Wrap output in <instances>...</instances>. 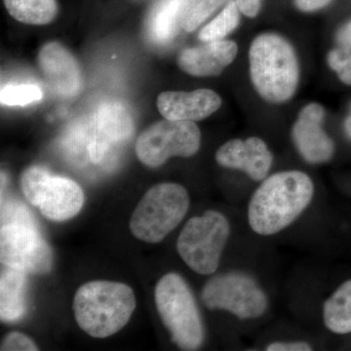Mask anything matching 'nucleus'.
Segmentation results:
<instances>
[{"mask_svg":"<svg viewBox=\"0 0 351 351\" xmlns=\"http://www.w3.org/2000/svg\"><path fill=\"white\" fill-rule=\"evenodd\" d=\"M313 193V181L301 171L270 176L256 189L249 203L252 230L265 237L281 232L301 216Z\"/></svg>","mask_w":351,"mask_h":351,"instance_id":"nucleus-1","label":"nucleus"},{"mask_svg":"<svg viewBox=\"0 0 351 351\" xmlns=\"http://www.w3.org/2000/svg\"><path fill=\"white\" fill-rule=\"evenodd\" d=\"M136 308L131 287L112 281H91L76 291L73 313L78 326L97 339L108 338L120 331Z\"/></svg>","mask_w":351,"mask_h":351,"instance_id":"nucleus-2","label":"nucleus"},{"mask_svg":"<svg viewBox=\"0 0 351 351\" xmlns=\"http://www.w3.org/2000/svg\"><path fill=\"white\" fill-rule=\"evenodd\" d=\"M252 83L269 103L290 100L297 90L299 63L292 45L282 36L263 34L254 39L249 50Z\"/></svg>","mask_w":351,"mask_h":351,"instance_id":"nucleus-3","label":"nucleus"},{"mask_svg":"<svg viewBox=\"0 0 351 351\" xmlns=\"http://www.w3.org/2000/svg\"><path fill=\"white\" fill-rule=\"evenodd\" d=\"M157 311L172 337L184 350L202 346L205 330L195 295L184 278L171 272L159 279L154 290Z\"/></svg>","mask_w":351,"mask_h":351,"instance_id":"nucleus-4","label":"nucleus"},{"mask_svg":"<svg viewBox=\"0 0 351 351\" xmlns=\"http://www.w3.org/2000/svg\"><path fill=\"white\" fill-rule=\"evenodd\" d=\"M189 195L181 184L162 182L143 196L130 219L132 234L147 243H158L188 213Z\"/></svg>","mask_w":351,"mask_h":351,"instance_id":"nucleus-5","label":"nucleus"},{"mask_svg":"<svg viewBox=\"0 0 351 351\" xmlns=\"http://www.w3.org/2000/svg\"><path fill=\"white\" fill-rule=\"evenodd\" d=\"M230 233V223L223 214L205 212L186 223L178 239V253L189 269L210 276L218 269Z\"/></svg>","mask_w":351,"mask_h":351,"instance_id":"nucleus-6","label":"nucleus"},{"mask_svg":"<svg viewBox=\"0 0 351 351\" xmlns=\"http://www.w3.org/2000/svg\"><path fill=\"white\" fill-rule=\"evenodd\" d=\"M199 128L191 121L164 119L145 129L136 143L138 160L156 168L170 157H191L199 151Z\"/></svg>","mask_w":351,"mask_h":351,"instance_id":"nucleus-7","label":"nucleus"},{"mask_svg":"<svg viewBox=\"0 0 351 351\" xmlns=\"http://www.w3.org/2000/svg\"><path fill=\"white\" fill-rule=\"evenodd\" d=\"M203 304L210 309H221L239 319L258 318L267 308V297L257 281L243 272H228L212 277L202 290Z\"/></svg>","mask_w":351,"mask_h":351,"instance_id":"nucleus-8","label":"nucleus"},{"mask_svg":"<svg viewBox=\"0 0 351 351\" xmlns=\"http://www.w3.org/2000/svg\"><path fill=\"white\" fill-rule=\"evenodd\" d=\"M0 260L25 274H45L52 269L53 254L36 223H11L1 225Z\"/></svg>","mask_w":351,"mask_h":351,"instance_id":"nucleus-9","label":"nucleus"},{"mask_svg":"<svg viewBox=\"0 0 351 351\" xmlns=\"http://www.w3.org/2000/svg\"><path fill=\"white\" fill-rule=\"evenodd\" d=\"M38 66L51 89L64 98H73L82 89V76L75 58L61 43H46L39 51Z\"/></svg>","mask_w":351,"mask_h":351,"instance_id":"nucleus-10","label":"nucleus"},{"mask_svg":"<svg viewBox=\"0 0 351 351\" xmlns=\"http://www.w3.org/2000/svg\"><path fill=\"white\" fill-rule=\"evenodd\" d=\"M324 117L322 106L309 104L302 108L293 128L295 147L308 163L327 162L334 156V142L322 128Z\"/></svg>","mask_w":351,"mask_h":351,"instance_id":"nucleus-11","label":"nucleus"},{"mask_svg":"<svg viewBox=\"0 0 351 351\" xmlns=\"http://www.w3.org/2000/svg\"><path fill=\"white\" fill-rule=\"evenodd\" d=\"M223 167L244 171L254 181H263L272 165V154L267 144L257 137L228 141L216 154Z\"/></svg>","mask_w":351,"mask_h":351,"instance_id":"nucleus-12","label":"nucleus"},{"mask_svg":"<svg viewBox=\"0 0 351 351\" xmlns=\"http://www.w3.org/2000/svg\"><path fill=\"white\" fill-rule=\"evenodd\" d=\"M133 131V119L123 106L115 103L101 106L95 115L94 136L88 145L91 160L101 162L110 145L130 138Z\"/></svg>","mask_w":351,"mask_h":351,"instance_id":"nucleus-13","label":"nucleus"},{"mask_svg":"<svg viewBox=\"0 0 351 351\" xmlns=\"http://www.w3.org/2000/svg\"><path fill=\"white\" fill-rule=\"evenodd\" d=\"M221 106L218 94L209 89L193 92H163L157 98V108L166 119L198 121L213 114Z\"/></svg>","mask_w":351,"mask_h":351,"instance_id":"nucleus-14","label":"nucleus"},{"mask_svg":"<svg viewBox=\"0 0 351 351\" xmlns=\"http://www.w3.org/2000/svg\"><path fill=\"white\" fill-rule=\"evenodd\" d=\"M239 47L234 41H209L202 45L182 50L178 64L180 68L193 76L205 77L223 73L226 66L234 61Z\"/></svg>","mask_w":351,"mask_h":351,"instance_id":"nucleus-15","label":"nucleus"},{"mask_svg":"<svg viewBox=\"0 0 351 351\" xmlns=\"http://www.w3.org/2000/svg\"><path fill=\"white\" fill-rule=\"evenodd\" d=\"M83 204L84 193L77 182L68 178L52 175L39 209L45 218L64 221L80 213Z\"/></svg>","mask_w":351,"mask_h":351,"instance_id":"nucleus-16","label":"nucleus"},{"mask_svg":"<svg viewBox=\"0 0 351 351\" xmlns=\"http://www.w3.org/2000/svg\"><path fill=\"white\" fill-rule=\"evenodd\" d=\"M25 272L5 267L0 278V318L5 322L19 320L27 311Z\"/></svg>","mask_w":351,"mask_h":351,"instance_id":"nucleus-17","label":"nucleus"},{"mask_svg":"<svg viewBox=\"0 0 351 351\" xmlns=\"http://www.w3.org/2000/svg\"><path fill=\"white\" fill-rule=\"evenodd\" d=\"M184 0H158L152 9L149 22V38L157 45H167L174 40L182 29Z\"/></svg>","mask_w":351,"mask_h":351,"instance_id":"nucleus-18","label":"nucleus"},{"mask_svg":"<svg viewBox=\"0 0 351 351\" xmlns=\"http://www.w3.org/2000/svg\"><path fill=\"white\" fill-rule=\"evenodd\" d=\"M325 326L335 334L351 332V279L341 284L323 307Z\"/></svg>","mask_w":351,"mask_h":351,"instance_id":"nucleus-19","label":"nucleus"},{"mask_svg":"<svg viewBox=\"0 0 351 351\" xmlns=\"http://www.w3.org/2000/svg\"><path fill=\"white\" fill-rule=\"evenodd\" d=\"M14 19L29 25H47L56 18V0H4Z\"/></svg>","mask_w":351,"mask_h":351,"instance_id":"nucleus-20","label":"nucleus"},{"mask_svg":"<svg viewBox=\"0 0 351 351\" xmlns=\"http://www.w3.org/2000/svg\"><path fill=\"white\" fill-rule=\"evenodd\" d=\"M240 13L235 0H230L219 15L201 29L198 38L204 43L221 40L226 38L239 25Z\"/></svg>","mask_w":351,"mask_h":351,"instance_id":"nucleus-21","label":"nucleus"},{"mask_svg":"<svg viewBox=\"0 0 351 351\" xmlns=\"http://www.w3.org/2000/svg\"><path fill=\"white\" fill-rule=\"evenodd\" d=\"M226 0H184L182 9V29L193 32L202 25Z\"/></svg>","mask_w":351,"mask_h":351,"instance_id":"nucleus-22","label":"nucleus"},{"mask_svg":"<svg viewBox=\"0 0 351 351\" xmlns=\"http://www.w3.org/2000/svg\"><path fill=\"white\" fill-rule=\"evenodd\" d=\"M52 173L43 166L32 165L21 176V188L27 201L39 207Z\"/></svg>","mask_w":351,"mask_h":351,"instance_id":"nucleus-23","label":"nucleus"},{"mask_svg":"<svg viewBox=\"0 0 351 351\" xmlns=\"http://www.w3.org/2000/svg\"><path fill=\"white\" fill-rule=\"evenodd\" d=\"M43 97V91L36 85H10L2 88L0 101L2 105L10 107H25L34 101H40Z\"/></svg>","mask_w":351,"mask_h":351,"instance_id":"nucleus-24","label":"nucleus"},{"mask_svg":"<svg viewBox=\"0 0 351 351\" xmlns=\"http://www.w3.org/2000/svg\"><path fill=\"white\" fill-rule=\"evenodd\" d=\"M328 64L343 84L351 86V50L335 48L328 55Z\"/></svg>","mask_w":351,"mask_h":351,"instance_id":"nucleus-25","label":"nucleus"},{"mask_svg":"<svg viewBox=\"0 0 351 351\" xmlns=\"http://www.w3.org/2000/svg\"><path fill=\"white\" fill-rule=\"evenodd\" d=\"M2 351H34L38 350V346L29 337L19 332L7 334L1 341Z\"/></svg>","mask_w":351,"mask_h":351,"instance_id":"nucleus-26","label":"nucleus"},{"mask_svg":"<svg viewBox=\"0 0 351 351\" xmlns=\"http://www.w3.org/2000/svg\"><path fill=\"white\" fill-rule=\"evenodd\" d=\"M240 12L249 18H255L261 11L262 0H235Z\"/></svg>","mask_w":351,"mask_h":351,"instance_id":"nucleus-27","label":"nucleus"},{"mask_svg":"<svg viewBox=\"0 0 351 351\" xmlns=\"http://www.w3.org/2000/svg\"><path fill=\"white\" fill-rule=\"evenodd\" d=\"M269 351H309L313 348L304 341L297 343H274L267 348Z\"/></svg>","mask_w":351,"mask_h":351,"instance_id":"nucleus-28","label":"nucleus"},{"mask_svg":"<svg viewBox=\"0 0 351 351\" xmlns=\"http://www.w3.org/2000/svg\"><path fill=\"white\" fill-rule=\"evenodd\" d=\"M332 0H295V6L302 12H314L329 5Z\"/></svg>","mask_w":351,"mask_h":351,"instance_id":"nucleus-29","label":"nucleus"},{"mask_svg":"<svg viewBox=\"0 0 351 351\" xmlns=\"http://www.w3.org/2000/svg\"><path fill=\"white\" fill-rule=\"evenodd\" d=\"M337 40L339 46L351 50V20L346 22L337 34Z\"/></svg>","mask_w":351,"mask_h":351,"instance_id":"nucleus-30","label":"nucleus"},{"mask_svg":"<svg viewBox=\"0 0 351 351\" xmlns=\"http://www.w3.org/2000/svg\"><path fill=\"white\" fill-rule=\"evenodd\" d=\"M345 130L346 133V136L351 140V108H350V113L348 114V117H346L345 121Z\"/></svg>","mask_w":351,"mask_h":351,"instance_id":"nucleus-31","label":"nucleus"}]
</instances>
